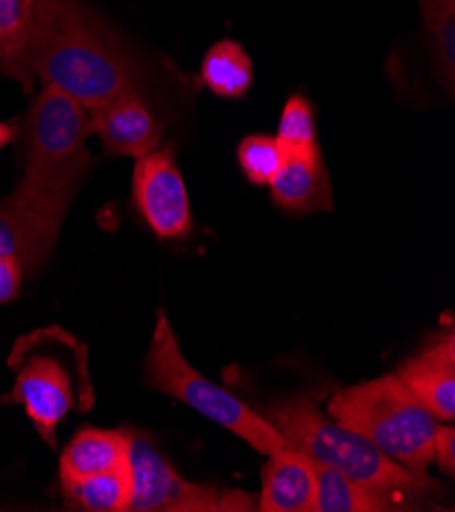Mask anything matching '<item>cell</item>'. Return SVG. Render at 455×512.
<instances>
[{
	"label": "cell",
	"mask_w": 455,
	"mask_h": 512,
	"mask_svg": "<svg viewBox=\"0 0 455 512\" xmlns=\"http://www.w3.org/2000/svg\"><path fill=\"white\" fill-rule=\"evenodd\" d=\"M33 78L88 111L139 88L141 70L117 31L82 0H31Z\"/></svg>",
	"instance_id": "6da1fadb"
},
{
	"label": "cell",
	"mask_w": 455,
	"mask_h": 512,
	"mask_svg": "<svg viewBox=\"0 0 455 512\" xmlns=\"http://www.w3.org/2000/svg\"><path fill=\"white\" fill-rule=\"evenodd\" d=\"M23 178L15 196L39 215L62 223L92 170L86 147L90 111L72 96L43 86L21 125Z\"/></svg>",
	"instance_id": "7a4b0ae2"
},
{
	"label": "cell",
	"mask_w": 455,
	"mask_h": 512,
	"mask_svg": "<svg viewBox=\"0 0 455 512\" xmlns=\"http://www.w3.org/2000/svg\"><path fill=\"white\" fill-rule=\"evenodd\" d=\"M296 451L364 486L390 494L407 504L429 496L439 486L427 472L400 466L358 431L325 417L317 396L300 394L272 404L264 415Z\"/></svg>",
	"instance_id": "3957f363"
},
{
	"label": "cell",
	"mask_w": 455,
	"mask_h": 512,
	"mask_svg": "<svg viewBox=\"0 0 455 512\" xmlns=\"http://www.w3.org/2000/svg\"><path fill=\"white\" fill-rule=\"evenodd\" d=\"M9 366L15 372L11 400L25 406L43 441L56 447L60 421L92 402L86 347L58 327L45 329L17 341Z\"/></svg>",
	"instance_id": "277c9868"
},
{
	"label": "cell",
	"mask_w": 455,
	"mask_h": 512,
	"mask_svg": "<svg viewBox=\"0 0 455 512\" xmlns=\"http://www.w3.org/2000/svg\"><path fill=\"white\" fill-rule=\"evenodd\" d=\"M327 413L404 468L427 472L433 462L435 417L396 376H382L337 392L327 404Z\"/></svg>",
	"instance_id": "5b68a950"
},
{
	"label": "cell",
	"mask_w": 455,
	"mask_h": 512,
	"mask_svg": "<svg viewBox=\"0 0 455 512\" xmlns=\"http://www.w3.org/2000/svg\"><path fill=\"white\" fill-rule=\"evenodd\" d=\"M145 384L151 390L164 392L184 402L192 411L235 433L266 457L290 447L282 433L264 415L256 413L254 408H249L229 390L198 374L186 362L172 325L162 311L147 351Z\"/></svg>",
	"instance_id": "8992f818"
},
{
	"label": "cell",
	"mask_w": 455,
	"mask_h": 512,
	"mask_svg": "<svg viewBox=\"0 0 455 512\" xmlns=\"http://www.w3.org/2000/svg\"><path fill=\"white\" fill-rule=\"evenodd\" d=\"M133 496L131 508L139 512H217L251 510L254 498L241 490H219L209 484H194L174 472L168 459L145 435L133 433L131 445Z\"/></svg>",
	"instance_id": "52a82bcc"
},
{
	"label": "cell",
	"mask_w": 455,
	"mask_h": 512,
	"mask_svg": "<svg viewBox=\"0 0 455 512\" xmlns=\"http://www.w3.org/2000/svg\"><path fill=\"white\" fill-rule=\"evenodd\" d=\"M133 204L160 239H186L192 233L190 198L170 145L137 160Z\"/></svg>",
	"instance_id": "ba28073f"
},
{
	"label": "cell",
	"mask_w": 455,
	"mask_h": 512,
	"mask_svg": "<svg viewBox=\"0 0 455 512\" xmlns=\"http://www.w3.org/2000/svg\"><path fill=\"white\" fill-rule=\"evenodd\" d=\"M90 131L113 156L143 158L160 149L164 127L139 88L125 90L90 111Z\"/></svg>",
	"instance_id": "9c48e42d"
},
{
	"label": "cell",
	"mask_w": 455,
	"mask_h": 512,
	"mask_svg": "<svg viewBox=\"0 0 455 512\" xmlns=\"http://www.w3.org/2000/svg\"><path fill=\"white\" fill-rule=\"evenodd\" d=\"M435 421L455 417V333L453 327L429 337L427 345L394 374Z\"/></svg>",
	"instance_id": "30bf717a"
},
{
	"label": "cell",
	"mask_w": 455,
	"mask_h": 512,
	"mask_svg": "<svg viewBox=\"0 0 455 512\" xmlns=\"http://www.w3.org/2000/svg\"><path fill=\"white\" fill-rule=\"evenodd\" d=\"M62 223L33 211L15 194L0 200V258L17 260L35 272L54 251Z\"/></svg>",
	"instance_id": "8fae6325"
},
{
	"label": "cell",
	"mask_w": 455,
	"mask_h": 512,
	"mask_svg": "<svg viewBox=\"0 0 455 512\" xmlns=\"http://www.w3.org/2000/svg\"><path fill=\"white\" fill-rule=\"evenodd\" d=\"M278 209L294 215H311L333 209L331 178L319 147L305 153H288L284 166L268 184Z\"/></svg>",
	"instance_id": "7c38bea8"
},
{
	"label": "cell",
	"mask_w": 455,
	"mask_h": 512,
	"mask_svg": "<svg viewBox=\"0 0 455 512\" xmlns=\"http://www.w3.org/2000/svg\"><path fill=\"white\" fill-rule=\"evenodd\" d=\"M317 470L315 462L294 447L268 455L262 470L258 508L264 512H315Z\"/></svg>",
	"instance_id": "4fadbf2b"
},
{
	"label": "cell",
	"mask_w": 455,
	"mask_h": 512,
	"mask_svg": "<svg viewBox=\"0 0 455 512\" xmlns=\"http://www.w3.org/2000/svg\"><path fill=\"white\" fill-rule=\"evenodd\" d=\"M133 431L82 429L66 445L60 462L62 480L105 474L129 464Z\"/></svg>",
	"instance_id": "5bb4252c"
},
{
	"label": "cell",
	"mask_w": 455,
	"mask_h": 512,
	"mask_svg": "<svg viewBox=\"0 0 455 512\" xmlns=\"http://www.w3.org/2000/svg\"><path fill=\"white\" fill-rule=\"evenodd\" d=\"M317 470V496L315 512H384L402 510V500L364 486L327 466L315 464Z\"/></svg>",
	"instance_id": "9a60e30c"
},
{
	"label": "cell",
	"mask_w": 455,
	"mask_h": 512,
	"mask_svg": "<svg viewBox=\"0 0 455 512\" xmlns=\"http://www.w3.org/2000/svg\"><path fill=\"white\" fill-rule=\"evenodd\" d=\"M31 0H0V74L19 82L25 92L33 88L29 66Z\"/></svg>",
	"instance_id": "2e32d148"
},
{
	"label": "cell",
	"mask_w": 455,
	"mask_h": 512,
	"mask_svg": "<svg viewBox=\"0 0 455 512\" xmlns=\"http://www.w3.org/2000/svg\"><path fill=\"white\" fill-rule=\"evenodd\" d=\"M62 492L70 506L90 512H123L131 508V464L88 478L62 480Z\"/></svg>",
	"instance_id": "e0dca14e"
},
{
	"label": "cell",
	"mask_w": 455,
	"mask_h": 512,
	"mask_svg": "<svg viewBox=\"0 0 455 512\" xmlns=\"http://www.w3.org/2000/svg\"><path fill=\"white\" fill-rule=\"evenodd\" d=\"M200 78L221 98H241L254 84V64L237 41L223 39L202 58Z\"/></svg>",
	"instance_id": "ac0fdd59"
},
{
	"label": "cell",
	"mask_w": 455,
	"mask_h": 512,
	"mask_svg": "<svg viewBox=\"0 0 455 512\" xmlns=\"http://www.w3.org/2000/svg\"><path fill=\"white\" fill-rule=\"evenodd\" d=\"M425 37L441 86H455V0H419Z\"/></svg>",
	"instance_id": "d6986e66"
},
{
	"label": "cell",
	"mask_w": 455,
	"mask_h": 512,
	"mask_svg": "<svg viewBox=\"0 0 455 512\" xmlns=\"http://www.w3.org/2000/svg\"><path fill=\"white\" fill-rule=\"evenodd\" d=\"M286 149L276 137L249 135L237 147V162L243 176L256 186H266L274 180L286 162Z\"/></svg>",
	"instance_id": "ffe728a7"
},
{
	"label": "cell",
	"mask_w": 455,
	"mask_h": 512,
	"mask_svg": "<svg viewBox=\"0 0 455 512\" xmlns=\"http://www.w3.org/2000/svg\"><path fill=\"white\" fill-rule=\"evenodd\" d=\"M276 139L282 143L286 153H305L319 147L315 109L309 98L294 94L286 100Z\"/></svg>",
	"instance_id": "44dd1931"
},
{
	"label": "cell",
	"mask_w": 455,
	"mask_h": 512,
	"mask_svg": "<svg viewBox=\"0 0 455 512\" xmlns=\"http://www.w3.org/2000/svg\"><path fill=\"white\" fill-rule=\"evenodd\" d=\"M433 462H437L439 470L445 476L455 474V429L453 427H437L435 443H433Z\"/></svg>",
	"instance_id": "7402d4cb"
},
{
	"label": "cell",
	"mask_w": 455,
	"mask_h": 512,
	"mask_svg": "<svg viewBox=\"0 0 455 512\" xmlns=\"http://www.w3.org/2000/svg\"><path fill=\"white\" fill-rule=\"evenodd\" d=\"M23 266L13 258H0V304L17 298L21 290Z\"/></svg>",
	"instance_id": "603a6c76"
},
{
	"label": "cell",
	"mask_w": 455,
	"mask_h": 512,
	"mask_svg": "<svg viewBox=\"0 0 455 512\" xmlns=\"http://www.w3.org/2000/svg\"><path fill=\"white\" fill-rule=\"evenodd\" d=\"M15 133H17V131H15L11 125H7V123L0 121V149H3L5 145H9V143L13 141Z\"/></svg>",
	"instance_id": "cb8c5ba5"
}]
</instances>
